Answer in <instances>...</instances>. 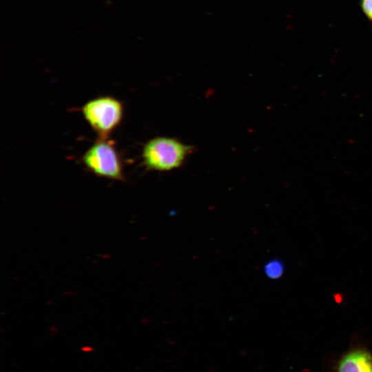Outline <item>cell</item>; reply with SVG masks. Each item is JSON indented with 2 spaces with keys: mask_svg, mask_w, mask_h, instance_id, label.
Returning <instances> with one entry per match:
<instances>
[{
  "mask_svg": "<svg viewBox=\"0 0 372 372\" xmlns=\"http://www.w3.org/2000/svg\"><path fill=\"white\" fill-rule=\"evenodd\" d=\"M193 150V146L186 145L176 138L158 136L144 145L142 162L150 171H171L181 167Z\"/></svg>",
  "mask_w": 372,
  "mask_h": 372,
  "instance_id": "cell-1",
  "label": "cell"
},
{
  "mask_svg": "<svg viewBox=\"0 0 372 372\" xmlns=\"http://www.w3.org/2000/svg\"><path fill=\"white\" fill-rule=\"evenodd\" d=\"M81 161L88 171L99 177L125 180L121 155L110 138H98L84 152Z\"/></svg>",
  "mask_w": 372,
  "mask_h": 372,
  "instance_id": "cell-2",
  "label": "cell"
},
{
  "mask_svg": "<svg viewBox=\"0 0 372 372\" xmlns=\"http://www.w3.org/2000/svg\"><path fill=\"white\" fill-rule=\"evenodd\" d=\"M81 112L98 138H109L124 116L122 102L111 96H102L86 102Z\"/></svg>",
  "mask_w": 372,
  "mask_h": 372,
  "instance_id": "cell-3",
  "label": "cell"
},
{
  "mask_svg": "<svg viewBox=\"0 0 372 372\" xmlns=\"http://www.w3.org/2000/svg\"><path fill=\"white\" fill-rule=\"evenodd\" d=\"M336 372H372V353L363 347L351 349L338 360Z\"/></svg>",
  "mask_w": 372,
  "mask_h": 372,
  "instance_id": "cell-4",
  "label": "cell"
},
{
  "mask_svg": "<svg viewBox=\"0 0 372 372\" xmlns=\"http://www.w3.org/2000/svg\"><path fill=\"white\" fill-rule=\"evenodd\" d=\"M285 267L281 260L273 259L270 260L265 266V274L272 279H277L281 277L284 273Z\"/></svg>",
  "mask_w": 372,
  "mask_h": 372,
  "instance_id": "cell-5",
  "label": "cell"
},
{
  "mask_svg": "<svg viewBox=\"0 0 372 372\" xmlns=\"http://www.w3.org/2000/svg\"><path fill=\"white\" fill-rule=\"evenodd\" d=\"M360 6L365 16L372 21V0H361Z\"/></svg>",
  "mask_w": 372,
  "mask_h": 372,
  "instance_id": "cell-6",
  "label": "cell"
}]
</instances>
